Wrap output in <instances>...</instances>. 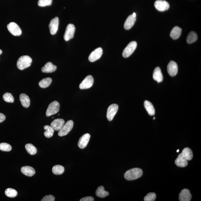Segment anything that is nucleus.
Listing matches in <instances>:
<instances>
[{
  "mask_svg": "<svg viewBox=\"0 0 201 201\" xmlns=\"http://www.w3.org/2000/svg\"><path fill=\"white\" fill-rule=\"evenodd\" d=\"M32 59L28 56H23L19 58L17 62V66L20 70H23L31 66Z\"/></svg>",
  "mask_w": 201,
  "mask_h": 201,
  "instance_id": "f03ea898",
  "label": "nucleus"
},
{
  "mask_svg": "<svg viewBox=\"0 0 201 201\" xmlns=\"http://www.w3.org/2000/svg\"><path fill=\"white\" fill-rule=\"evenodd\" d=\"M94 198L91 196H88L81 199L80 201H94Z\"/></svg>",
  "mask_w": 201,
  "mask_h": 201,
  "instance_id": "4c0bfd02",
  "label": "nucleus"
},
{
  "mask_svg": "<svg viewBox=\"0 0 201 201\" xmlns=\"http://www.w3.org/2000/svg\"><path fill=\"white\" fill-rule=\"evenodd\" d=\"M181 33V29L178 26H176L171 31L170 35L172 39L176 40L180 37Z\"/></svg>",
  "mask_w": 201,
  "mask_h": 201,
  "instance_id": "5701e85b",
  "label": "nucleus"
},
{
  "mask_svg": "<svg viewBox=\"0 0 201 201\" xmlns=\"http://www.w3.org/2000/svg\"><path fill=\"white\" fill-rule=\"evenodd\" d=\"M60 110V104L57 101H54L50 103L48 106L46 112L47 117L57 113Z\"/></svg>",
  "mask_w": 201,
  "mask_h": 201,
  "instance_id": "7ed1b4c3",
  "label": "nucleus"
},
{
  "mask_svg": "<svg viewBox=\"0 0 201 201\" xmlns=\"http://www.w3.org/2000/svg\"><path fill=\"white\" fill-rule=\"evenodd\" d=\"M144 107L148 112L149 115L154 116L155 113V109L153 105L150 102L146 100L144 102Z\"/></svg>",
  "mask_w": 201,
  "mask_h": 201,
  "instance_id": "b1692460",
  "label": "nucleus"
},
{
  "mask_svg": "<svg viewBox=\"0 0 201 201\" xmlns=\"http://www.w3.org/2000/svg\"><path fill=\"white\" fill-rule=\"evenodd\" d=\"M167 71L170 76H174L176 75L178 71L177 64L174 61H172L167 66Z\"/></svg>",
  "mask_w": 201,
  "mask_h": 201,
  "instance_id": "ddd939ff",
  "label": "nucleus"
},
{
  "mask_svg": "<svg viewBox=\"0 0 201 201\" xmlns=\"http://www.w3.org/2000/svg\"><path fill=\"white\" fill-rule=\"evenodd\" d=\"M52 81L51 78H47L41 80L39 82V85L42 88H48L51 84Z\"/></svg>",
  "mask_w": 201,
  "mask_h": 201,
  "instance_id": "cd10ccee",
  "label": "nucleus"
},
{
  "mask_svg": "<svg viewBox=\"0 0 201 201\" xmlns=\"http://www.w3.org/2000/svg\"><path fill=\"white\" fill-rule=\"evenodd\" d=\"M155 117H153V120H155Z\"/></svg>",
  "mask_w": 201,
  "mask_h": 201,
  "instance_id": "37998d69",
  "label": "nucleus"
},
{
  "mask_svg": "<svg viewBox=\"0 0 201 201\" xmlns=\"http://www.w3.org/2000/svg\"><path fill=\"white\" fill-rule=\"evenodd\" d=\"M11 146L6 143H2L0 144V150L2 151L9 152L12 150Z\"/></svg>",
  "mask_w": 201,
  "mask_h": 201,
  "instance_id": "72a5a7b5",
  "label": "nucleus"
},
{
  "mask_svg": "<svg viewBox=\"0 0 201 201\" xmlns=\"http://www.w3.org/2000/svg\"><path fill=\"white\" fill-rule=\"evenodd\" d=\"M73 126V121L69 120L64 124L61 130L59 131L58 133V136L62 137L66 135L70 132L72 130Z\"/></svg>",
  "mask_w": 201,
  "mask_h": 201,
  "instance_id": "39448f33",
  "label": "nucleus"
},
{
  "mask_svg": "<svg viewBox=\"0 0 201 201\" xmlns=\"http://www.w3.org/2000/svg\"><path fill=\"white\" fill-rule=\"evenodd\" d=\"M191 199V195L189 190L184 189L182 190L179 196L180 201H190Z\"/></svg>",
  "mask_w": 201,
  "mask_h": 201,
  "instance_id": "dca6fc26",
  "label": "nucleus"
},
{
  "mask_svg": "<svg viewBox=\"0 0 201 201\" xmlns=\"http://www.w3.org/2000/svg\"><path fill=\"white\" fill-rule=\"evenodd\" d=\"M2 50H1L0 49V55H1V54H2Z\"/></svg>",
  "mask_w": 201,
  "mask_h": 201,
  "instance_id": "ea45409f",
  "label": "nucleus"
},
{
  "mask_svg": "<svg viewBox=\"0 0 201 201\" xmlns=\"http://www.w3.org/2000/svg\"><path fill=\"white\" fill-rule=\"evenodd\" d=\"M20 99L21 104L23 107L28 108L30 105V100L27 95L25 94H21L20 96Z\"/></svg>",
  "mask_w": 201,
  "mask_h": 201,
  "instance_id": "412c9836",
  "label": "nucleus"
},
{
  "mask_svg": "<svg viewBox=\"0 0 201 201\" xmlns=\"http://www.w3.org/2000/svg\"><path fill=\"white\" fill-rule=\"evenodd\" d=\"M57 69V66L53 65L51 62H48L45 64V66L42 67V71L43 73H52L55 71Z\"/></svg>",
  "mask_w": 201,
  "mask_h": 201,
  "instance_id": "6ab92c4d",
  "label": "nucleus"
},
{
  "mask_svg": "<svg viewBox=\"0 0 201 201\" xmlns=\"http://www.w3.org/2000/svg\"><path fill=\"white\" fill-rule=\"evenodd\" d=\"M21 170L22 173L28 177H32L36 173L34 168L29 166H23Z\"/></svg>",
  "mask_w": 201,
  "mask_h": 201,
  "instance_id": "a211bd4d",
  "label": "nucleus"
},
{
  "mask_svg": "<svg viewBox=\"0 0 201 201\" xmlns=\"http://www.w3.org/2000/svg\"><path fill=\"white\" fill-rule=\"evenodd\" d=\"M55 197L52 195L45 196L41 200L42 201H54Z\"/></svg>",
  "mask_w": 201,
  "mask_h": 201,
  "instance_id": "e433bc0d",
  "label": "nucleus"
},
{
  "mask_svg": "<svg viewBox=\"0 0 201 201\" xmlns=\"http://www.w3.org/2000/svg\"><path fill=\"white\" fill-rule=\"evenodd\" d=\"M181 155L187 161H190L192 159L193 154L192 150L188 147L183 149L182 152L180 153Z\"/></svg>",
  "mask_w": 201,
  "mask_h": 201,
  "instance_id": "4be33fe9",
  "label": "nucleus"
},
{
  "mask_svg": "<svg viewBox=\"0 0 201 201\" xmlns=\"http://www.w3.org/2000/svg\"><path fill=\"white\" fill-rule=\"evenodd\" d=\"M52 171L55 175H60L63 173L65 169L63 166L57 165L53 166Z\"/></svg>",
  "mask_w": 201,
  "mask_h": 201,
  "instance_id": "c85d7f7f",
  "label": "nucleus"
},
{
  "mask_svg": "<svg viewBox=\"0 0 201 201\" xmlns=\"http://www.w3.org/2000/svg\"><path fill=\"white\" fill-rule=\"evenodd\" d=\"M5 194L8 197L14 198L16 197L18 193L15 190L11 188H8L6 190Z\"/></svg>",
  "mask_w": 201,
  "mask_h": 201,
  "instance_id": "2f4dec72",
  "label": "nucleus"
},
{
  "mask_svg": "<svg viewBox=\"0 0 201 201\" xmlns=\"http://www.w3.org/2000/svg\"><path fill=\"white\" fill-rule=\"evenodd\" d=\"M156 195L155 193H149L144 198V201H153L156 199Z\"/></svg>",
  "mask_w": 201,
  "mask_h": 201,
  "instance_id": "c9c22d12",
  "label": "nucleus"
},
{
  "mask_svg": "<svg viewBox=\"0 0 201 201\" xmlns=\"http://www.w3.org/2000/svg\"><path fill=\"white\" fill-rule=\"evenodd\" d=\"M132 15L134 16V17H136V14L135 13H133Z\"/></svg>",
  "mask_w": 201,
  "mask_h": 201,
  "instance_id": "a19ab883",
  "label": "nucleus"
},
{
  "mask_svg": "<svg viewBox=\"0 0 201 201\" xmlns=\"http://www.w3.org/2000/svg\"><path fill=\"white\" fill-rule=\"evenodd\" d=\"M25 148H26V151L28 153L31 155H33L36 154L37 152V150L35 147L31 144H26L25 145Z\"/></svg>",
  "mask_w": 201,
  "mask_h": 201,
  "instance_id": "7c9ffc66",
  "label": "nucleus"
},
{
  "mask_svg": "<svg viewBox=\"0 0 201 201\" xmlns=\"http://www.w3.org/2000/svg\"><path fill=\"white\" fill-rule=\"evenodd\" d=\"M90 139V135L89 133H86L80 138L78 142V146L80 149L85 148L88 145Z\"/></svg>",
  "mask_w": 201,
  "mask_h": 201,
  "instance_id": "4468645a",
  "label": "nucleus"
},
{
  "mask_svg": "<svg viewBox=\"0 0 201 201\" xmlns=\"http://www.w3.org/2000/svg\"><path fill=\"white\" fill-rule=\"evenodd\" d=\"M154 6L156 9L159 11H164L169 9V5L167 1L162 0H157L155 1Z\"/></svg>",
  "mask_w": 201,
  "mask_h": 201,
  "instance_id": "9d476101",
  "label": "nucleus"
},
{
  "mask_svg": "<svg viewBox=\"0 0 201 201\" xmlns=\"http://www.w3.org/2000/svg\"><path fill=\"white\" fill-rule=\"evenodd\" d=\"M175 164L178 167H185L187 165L188 162L180 154L175 160Z\"/></svg>",
  "mask_w": 201,
  "mask_h": 201,
  "instance_id": "a878e982",
  "label": "nucleus"
},
{
  "mask_svg": "<svg viewBox=\"0 0 201 201\" xmlns=\"http://www.w3.org/2000/svg\"><path fill=\"white\" fill-rule=\"evenodd\" d=\"M3 99L5 101L9 103H14V99L13 96L11 93L7 92L3 95Z\"/></svg>",
  "mask_w": 201,
  "mask_h": 201,
  "instance_id": "473e14b6",
  "label": "nucleus"
},
{
  "mask_svg": "<svg viewBox=\"0 0 201 201\" xmlns=\"http://www.w3.org/2000/svg\"><path fill=\"white\" fill-rule=\"evenodd\" d=\"M103 53V50L101 48H96L91 53L88 58L89 61L91 62H95L100 59Z\"/></svg>",
  "mask_w": 201,
  "mask_h": 201,
  "instance_id": "9b49d317",
  "label": "nucleus"
},
{
  "mask_svg": "<svg viewBox=\"0 0 201 201\" xmlns=\"http://www.w3.org/2000/svg\"><path fill=\"white\" fill-rule=\"evenodd\" d=\"M136 17H134L133 15L129 16L127 18L124 24V28L125 29L128 30L131 29L134 26L136 21Z\"/></svg>",
  "mask_w": 201,
  "mask_h": 201,
  "instance_id": "f3484780",
  "label": "nucleus"
},
{
  "mask_svg": "<svg viewBox=\"0 0 201 201\" xmlns=\"http://www.w3.org/2000/svg\"><path fill=\"white\" fill-rule=\"evenodd\" d=\"M7 29L9 32L14 36H20L22 34L21 29L16 23L11 22L7 25Z\"/></svg>",
  "mask_w": 201,
  "mask_h": 201,
  "instance_id": "0eeeda50",
  "label": "nucleus"
},
{
  "mask_svg": "<svg viewBox=\"0 0 201 201\" xmlns=\"http://www.w3.org/2000/svg\"><path fill=\"white\" fill-rule=\"evenodd\" d=\"M45 131L44 132V135L47 138H49L53 136L54 130L51 126L48 125H45L44 127Z\"/></svg>",
  "mask_w": 201,
  "mask_h": 201,
  "instance_id": "bb28decb",
  "label": "nucleus"
},
{
  "mask_svg": "<svg viewBox=\"0 0 201 201\" xmlns=\"http://www.w3.org/2000/svg\"><path fill=\"white\" fill-rule=\"evenodd\" d=\"M96 195L97 197L103 198L109 196V193L105 190L104 187L103 186L99 187L96 191Z\"/></svg>",
  "mask_w": 201,
  "mask_h": 201,
  "instance_id": "393cba45",
  "label": "nucleus"
},
{
  "mask_svg": "<svg viewBox=\"0 0 201 201\" xmlns=\"http://www.w3.org/2000/svg\"><path fill=\"white\" fill-rule=\"evenodd\" d=\"M137 46V43L136 42L133 41L130 42L124 50L122 53V56L125 58L129 57L134 52Z\"/></svg>",
  "mask_w": 201,
  "mask_h": 201,
  "instance_id": "20e7f679",
  "label": "nucleus"
},
{
  "mask_svg": "<svg viewBox=\"0 0 201 201\" xmlns=\"http://www.w3.org/2000/svg\"><path fill=\"white\" fill-rule=\"evenodd\" d=\"M52 2V0H39L38 4L41 7H45L51 5Z\"/></svg>",
  "mask_w": 201,
  "mask_h": 201,
  "instance_id": "f704fd0d",
  "label": "nucleus"
},
{
  "mask_svg": "<svg viewBox=\"0 0 201 201\" xmlns=\"http://www.w3.org/2000/svg\"><path fill=\"white\" fill-rule=\"evenodd\" d=\"M65 124V121L63 119H55L52 122L51 126L54 130L59 131Z\"/></svg>",
  "mask_w": 201,
  "mask_h": 201,
  "instance_id": "2eb2a0df",
  "label": "nucleus"
},
{
  "mask_svg": "<svg viewBox=\"0 0 201 201\" xmlns=\"http://www.w3.org/2000/svg\"><path fill=\"white\" fill-rule=\"evenodd\" d=\"M179 151V150H177V152H178Z\"/></svg>",
  "mask_w": 201,
  "mask_h": 201,
  "instance_id": "79ce46f5",
  "label": "nucleus"
},
{
  "mask_svg": "<svg viewBox=\"0 0 201 201\" xmlns=\"http://www.w3.org/2000/svg\"><path fill=\"white\" fill-rule=\"evenodd\" d=\"M59 24V19L57 17H56L50 21L49 28L50 32L51 35H54L56 33L58 30Z\"/></svg>",
  "mask_w": 201,
  "mask_h": 201,
  "instance_id": "f8f14e48",
  "label": "nucleus"
},
{
  "mask_svg": "<svg viewBox=\"0 0 201 201\" xmlns=\"http://www.w3.org/2000/svg\"><path fill=\"white\" fill-rule=\"evenodd\" d=\"M75 31V27L74 25L69 24L67 25L64 35V39L66 41L73 38Z\"/></svg>",
  "mask_w": 201,
  "mask_h": 201,
  "instance_id": "423d86ee",
  "label": "nucleus"
},
{
  "mask_svg": "<svg viewBox=\"0 0 201 201\" xmlns=\"http://www.w3.org/2000/svg\"><path fill=\"white\" fill-rule=\"evenodd\" d=\"M119 109V106L116 104H111L108 107L107 113V117L108 121H111L113 119Z\"/></svg>",
  "mask_w": 201,
  "mask_h": 201,
  "instance_id": "1a4fd4ad",
  "label": "nucleus"
},
{
  "mask_svg": "<svg viewBox=\"0 0 201 201\" xmlns=\"http://www.w3.org/2000/svg\"><path fill=\"white\" fill-rule=\"evenodd\" d=\"M197 34L194 31H191L188 34L187 38V42L188 44H191L196 41L197 39Z\"/></svg>",
  "mask_w": 201,
  "mask_h": 201,
  "instance_id": "c756f323",
  "label": "nucleus"
},
{
  "mask_svg": "<svg viewBox=\"0 0 201 201\" xmlns=\"http://www.w3.org/2000/svg\"><path fill=\"white\" fill-rule=\"evenodd\" d=\"M153 79L158 83L162 82L163 80V76L161 69L157 67L154 70L153 76Z\"/></svg>",
  "mask_w": 201,
  "mask_h": 201,
  "instance_id": "aec40b11",
  "label": "nucleus"
},
{
  "mask_svg": "<svg viewBox=\"0 0 201 201\" xmlns=\"http://www.w3.org/2000/svg\"><path fill=\"white\" fill-rule=\"evenodd\" d=\"M6 117L4 114L0 113V123L4 121L5 120Z\"/></svg>",
  "mask_w": 201,
  "mask_h": 201,
  "instance_id": "58836bf2",
  "label": "nucleus"
},
{
  "mask_svg": "<svg viewBox=\"0 0 201 201\" xmlns=\"http://www.w3.org/2000/svg\"><path fill=\"white\" fill-rule=\"evenodd\" d=\"M94 82V79L91 75H88L85 78L79 85V88L81 89H89L92 87Z\"/></svg>",
  "mask_w": 201,
  "mask_h": 201,
  "instance_id": "6e6552de",
  "label": "nucleus"
},
{
  "mask_svg": "<svg viewBox=\"0 0 201 201\" xmlns=\"http://www.w3.org/2000/svg\"><path fill=\"white\" fill-rule=\"evenodd\" d=\"M142 174V169L139 168H134L125 172L124 177L127 180H133L140 178Z\"/></svg>",
  "mask_w": 201,
  "mask_h": 201,
  "instance_id": "f257e3e1",
  "label": "nucleus"
}]
</instances>
